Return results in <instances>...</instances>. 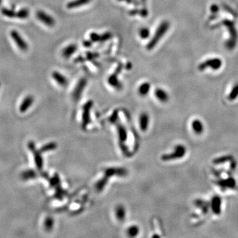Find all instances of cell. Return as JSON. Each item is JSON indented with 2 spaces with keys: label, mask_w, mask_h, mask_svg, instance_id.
Wrapping results in <instances>:
<instances>
[{
  "label": "cell",
  "mask_w": 238,
  "mask_h": 238,
  "mask_svg": "<svg viewBox=\"0 0 238 238\" xmlns=\"http://www.w3.org/2000/svg\"><path fill=\"white\" fill-rule=\"evenodd\" d=\"M169 26H170V25H169V23L167 21H164L161 23H160V25L158 26L157 29H156L154 35L153 36L149 43L147 44L146 46L147 50H151L154 49L159 43V42L162 39L163 36H165L167 33V32L169 29Z\"/></svg>",
  "instance_id": "1"
},
{
  "label": "cell",
  "mask_w": 238,
  "mask_h": 238,
  "mask_svg": "<svg viewBox=\"0 0 238 238\" xmlns=\"http://www.w3.org/2000/svg\"><path fill=\"white\" fill-rule=\"evenodd\" d=\"M187 152V148L183 144H177L174 147V149L170 153H166L161 156V160L164 161L180 160L183 158Z\"/></svg>",
  "instance_id": "2"
},
{
  "label": "cell",
  "mask_w": 238,
  "mask_h": 238,
  "mask_svg": "<svg viewBox=\"0 0 238 238\" xmlns=\"http://www.w3.org/2000/svg\"><path fill=\"white\" fill-rule=\"evenodd\" d=\"M28 147L29 150L33 153L34 160L35 163V166L39 170H42L43 168V159L41 156V152L39 150H37L35 142L33 141H30L28 143Z\"/></svg>",
  "instance_id": "3"
},
{
  "label": "cell",
  "mask_w": 238,
  "mask_h": 238,
  "mask_svg": "<svg viewBox=\"0 0 238 238\" xmlns=\"http://www.w3.org/2000/svg\"><path fill=\"white\" fill-rule=\"evenodd\" d=\"M10 35L13 41L15 42L16 45L17 46V47L21 51L25 52L28 50L29 45L27 42L23 39V37L18 33V31L15 30H12L10 32Z\"/></svg>",
  "instance_id": "4"
},
{
  "label": "cell",
  "mask_w": 238,
  "mask_h": 238,
  "mask_svg": "<svg viewBox=\"0 0 238 238\" xmlns=\"http://www.w3.org/2000/svg\"><path fill=\"white\" fill-rule=\"evenodd\" d=\"M36 17L41 23H44L49 27H52L56 24V21L54 17H52L51 15L46 13L42 10L37 11L36 13Z\"/></svg>",
  "instance_id": "5"
},
{
  "label": "cell",
  "mask_w": 238,
  "mask_h": 238,
  "mask_svg": "<svg viewBox=\"0 0 238 238\" xmlns=\"http://www.w3.org/2000/svg\"><path fill=\"white\" fill-rule=\"evenodd\" d=\"M93 107V102L89 100L86 105H84L83 108L82 114V127L83 128H86L87 125L90 122V112Z\"/></svg>",
  "instance_id": "6"
},
{
  "label": "cell",
  "mask_w": 238,
  "mask_h": 238,
  "mask_svg": "<svg viewBox=\"0 0 238 238\" xmlns=\"http://www.w3.org/2000/svg\"><path fill=\"white\" fill-rule=\"evenodd\" d=\"M150 118L147 113L144 112L141 113L139 117V126L142 132H146L149 128Z\"/></svg>",
  "instance_id": "7"
},
{
  "label": "cell",
  "mask_w": 238,
  "mask_h": 238,
  "mask_svg": "<svg viewBox=\"0 0 238 238\" xmlns=\"http://www.w3.org/2000/svg\"><path fill=\"white\" fill-rule=\"evenodd\" d=\"M86 79H81L77 83L76 87L74 89L73 92V97L75 100H77L81 97V95L83 91L84 88L86 86Z\"/></svg>",
  "instance_id": "8"
},
{
  "label": "cell",
  "mask_w": 238,
  "mask_h": 238,
  "mask_svg": "<svg viewBox=\"0 0 238 238\" xmlns=\"http://www.w3.org/2000/svg\"><path fill=\"white\" fill-rule=\"evenodd\" d=\"M115 218L119 222H123L126 217V210L125 206L119 204L116 206L114 208Z\"/></svg>",
  "instance_id": "9"
},
{
  "label": "cell",
  "mask_w": 238,
  "mask_h": 238,
  "mask_svg": "<svg viewBox=\"0 0 238 238\" xmlns=\"http://www.w3.org/2000/svg\"><path fill=\"white\" fill-rule=\"evenodd\" d=\"M52 77L54 81L61 87H66L68 84V79L60 72L54 71L52 73Z\"/></svg>",
  "instance_id": "10"
},
{
  "label": "cell",
  "mask_w": 238,
  "mask_h": 238,
  "mask_svg": "<svg viewBox=\"0 0 238 238\" xmlns=\"http://www.w3.org/2000/svg\"><path fill=\"white\" fill-rule=\"evenodd\" d=\"M155 97L162 103H166L169 99V96L167 92L162 88H157L155 91Z\"/></svg>",
  "instance_id": "11"
},
{
  "label": "cell",
  "mask_w": 238,
  "mask_h": 238,
  "mask_svg": "<svg viewBox=\"0 0 238 238\" xmlns=\"http://www.w3.org/2000/svg\"><path fill=\"white\" fill-rule=\"evenodd\" d=\"M191 128L194 133L197 135H200L203 133L204 126L203 122L199 119H194L191 123Z\"/></svg>",
  "instance_id": "12"
},
{
  "label": "cell",
  "mask_w": 238,
  "mask_h": 238,
  "mask_svg": "<svg viewBox=\"0 0 238 238\" xmlns=\"http://www.w3.org/2000/svg\"><path fill=\"white\" fill-rule=\"evenodd\" d=\"M33 103L34 97L32 95H28V96H26L23 99V102L21 103L19 107V111L22 113H25L30 107V106L33 104Z\"/></svg>",
  "instance_id": "13"
},
{
  "label": "cell",
  "mask_w": 238,
  "mask_h": 238,
  "mask_svg": "<svg viewBox=\"0 0 238 238\" xmlns=\"http://www.w3.org/2000/svg\"><path fill=\"white\" fill-rule=\"evenodd\" d=\"M77 49V46L76 44H69L62 50V56L65 59H68L76 52Z\"/></svg>",
  "instance_id": "14"
},
{
  "label": "cell",
  "mask_w": 238,
  "mask_h": 238,
  "mask_svg": "<svg viewBox=\"0 0 238 238\" xmlns=\"http://www.w3.org/2000/svg\"><path fill=\"white\" fill-rule=\"evenodd\" d=\"M91 0H73L66 5L68 9H76L84 6L91 2Z\"/></svg>",
  "instance_id": "15"
},
{
  "label": "cell",
  "mask_w": 238,
  "mask_h": 238,
  "mask_svg": "<svg viewBox=\"0 0 238 238\" xmlns=\"http://www.w3.org/2000/svg\"><path fill=\"white\" fill-rule=\"evenodd\" d=\"M151 89V85L149 82H144L142 83L138 87V94L141 97H146L150 93Z\"/></svg>",
  "instance_id": "16"
},
{
  "label": "cell",
  "mask_w": 238,
  "mask_h": 238,
  "mask_svg": "<svg viewBox=\"0 0 238 238\" xmlns=\"http://www.w3.org/2000/svg\"><path fill=\"white\" fill-rule=\"evenodd\" d=\"M117 130H118V135H119V140L120 142H122L123 144V143L126 142V140H127V137H128V134H127L126 129L125 128V127L123 125L118 124Z\"/></svg>",
  "instance_id": "17"
},
{
  "label": "cell",
  "mask_w": 238,
  "mask_h": 238,
  "mask_svg": "<svg viewBox=\"0 0 238 238\" xmlns=\"http://www.w3.org/2000/svg\"><path fill=\"white\" fill-rule=\"evenodd\" d=\"M37 177V173L35 170L33 169H29L23 171L21 174V177L23 179L24 181H27L29 179H35Z\"/></svg>",
  "instance_id": "18"
},
{
  "label": "cell",
  "mask_w": 238,
  "mask_h": 238,
  "mask_svg": "<svg viewBox=\"0 0 238 238\" xmlns=\"http://www.w3.org/2000/svg\"><path fill=\"white\" fill-rule=\"evenodd\" d=\"M140 233V227L136 225H132L126 230V234L130 237H135L138 236Z\"/></svg>",
  "instance_id": "19"
},
{
  "label": "cell",
  "mask_w": 238,
  "mask_h": 238,
  "mask_svg": "<svg viewBox=\"0 0 238 238\" xmlns=\"http://www.w3.org/2000/svg\"><path fill=\"white\" fill-rule=\"evenodd\" d=\"M54 219H53L50 216L46 217L44 222V227L46 231H51L53 229V227H54Z\"/></svg>",
  "instance_id": "20"
},
{
  "label": "cell",
  "mask_w": 238,
  "mask_h": 238,
  "mask_svg": "<svg viewBox=\"0 0 238 238\" xmlns=\"http://www.w3.org/2000/svg\"><path fill=\"white\" fill-rule=\"evenodd\" d=\"M56 147H57L56 143H55V142H50V143H49V144H46L44 145L42 147H41V148L39 150V151L41 153H44V152L54 150L56 149Z\"/></svg>",
  "instance_id": "21"
},
{
  "label": "cell",
  "mask_w": 238,
  "mask_h": 238,
  "mask_svg": "<svg viewBox=\"0 0 238 238\" xmlns=\"http://www.w3.org/2000/svg\"><path fill=\"white\" fill-rule=\"evenodd\" d=\"M29 16V11L26 8H23L16 12L15 18H18L20 19H27Z\"/></svg>",
  "instance_id": "22"
},
{
  "label": "cell",
  "mask_w": 238,
  "mask_h": 238,
  "mask_svg": "<svg viewBox=\"0 0 238 238\" xmlns=\"http://www.w3.org/2000/svg\"><path fill=\"white\" fill-rule=\"evenodd\" d=\"M1 12L2 15L9 18H15L16 16V12L13 9H9L7 8H2Z\"/></svg>",
  "instance_id": "23"
},
{
  "label": "cell",
  "mask_w": 238,
  "mask_h": 238,
  "mask_svg": "<svg viewBox=\"0 0 238 238\" xmlns=\"http://www.w3.org/2000/svg\"><path fill=\"white\" fill-rule=\"evenodd\" d=\"M60 182V177L58 174H55L52 178L49 179L50 185L52 187H57L58 186H59Z\"/></svg>",
  "instance_id": "24"
},
{
  "label": "cell",
  "mask_w": 238,
  "mask_h": 238,
  "mask_svg": "<svg viewBox=\"0 0 238 238\" xmlns=\"http://www.w3.org/2000/svg\"><path fill=\"white\" fill-rule=\"evenodd\" d=\"M109 83L110 84V86H113L116 88H120L121 85H120V82L119 81L118 78L116 77L115 76H110L109 78Z\"/></svg>",
  "instance_id": "25"
},
{
  "label": "cell",
  "mask_w": 238,
  "mask_h": 238,
  "mask_svg": "<svg viewBox=\"0 0 238 238\" xmlns=\"http://www.w3.org/2000/svg\"><path fill=\"white\" fill-rule=\"evenodd\" d=\"M150 30L149 29H147L146 27H143L142 28L140 31H139V35L140 36V38L142 39H146L150 36Z\"/></svg>",
  "instance_id": "26"
},
{
  "label": "cell",
  "mask_w": 238,
  "mask_h": 238,
  "mask_svg": "<svg viewBox=\"0 0 238 238\" xmlns=\"http://www.w3.org/2000/svg\"><path fill=\"white\" fill-rule=\"evenodd\" d=\"M42 177H43L44 178H45V179H49V174H48L47 173H46V172H44V173H42Z\"/></svg>",
  "instance_id": "27"
},
{
  "label": "cell",
  "mask_w": 238,
  "mask_h": 238,
  "mask_svg": "<svg viewBox=\"0 0 238 238\" xmlns=\"http://www.w3.org/2000/svg\"><path fill=\"white\" fill-rule=\"evenodd\" d=\"M2 0H0V5H1V3H2Z\"/></svg>",
  "instance_id": "28"
}]
</instances>
